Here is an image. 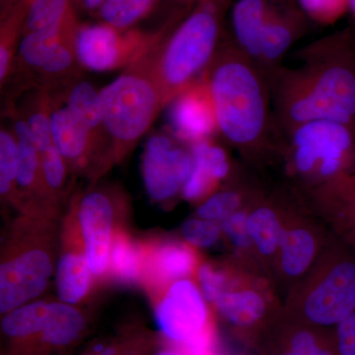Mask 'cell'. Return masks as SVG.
<instances>
[{
    "label": "cell",
    "mask_w": 355,
    "mask_h": 355,
    "mask_svg": "<svg viewBox=\"0 0 355 355\" xmlns=\"http://www.w3.org/2000/svg\"><path fill=\"white\" fill-rule=\"evenodd\" d=\"M294 57L298 67L282 64L268 76L279 139L292 128L318 120L336 121L355 130L354 28L306 44Z\"/></svg>",
    "instance_id": "1"
},
{
    "label": "cell",
    "mask_w": 355,
    "mask_h": 355,
    "mask_svg": "<svg viewBox=\"0 0 355 355\" xmlns=\"http://www.w3.org/2000/svg\"><path fill=\"white\" fill-rule=\"evenodd\" d=\"M203 76L222 139L250 160L279 153L270 78L224 34Z\"/></svg>",
    "instance_id": "2"
},
{
    "label": "cell",
    "mask_w": 355,
    "mask_h": 355,
    "mask_svg": "<svg viewBox=\"0 0 355 355\" xmlns=\"http://www.w3.org/2000/svg\"><path fill=\"white\" fill-rule=\"evenodd\" d=\"M182 18L180 12L173 14L159 31L150 35L123 73L99 92L103 121L116 160L137 144L166 108L156 62L161 44Z\"/></svg>",
    "instance_id": "3"
},
{
    "label": "cell",
    "mask_w": 355,
    "mask_h": 355,
    "mask_svg": "<svg viewBox=\"0 0 355 355\" xmlns=\"http://www.w3.org/2000/svg\"><path fill=\"white\" fill-rule=\"evenodd\" d=\"M233 0H200L166 36L156 71L166 107L202 76L223 38L224 20Z\"/></svg>",
    "instance_id": "4"
},
{
    "label": "cell",
    "mask_w": 355,
    "mask_h": 355,
    "mask_svg": "<svg viewBox=\"0 0 355 355\" xmlns=\"http://www.w3.org/2000/svg\"><path fill=\"white\" fill-rule=\"evenodd\" d=\"M311 23L297 0H237L231 9L229 35L270 76L309 32Z\"/></svg>",
    "instance_id": "5"
},
{
    "label": "cell",
    "mask_w": 355,
    "mask_h": 355,
    "mask_svg": "<svg viewBox=\"0 0 355 355\" xmlns=\"http://www.w3.org/2000/svg\"><path fill=\"white\" fill-rule=\"evenodd\" d=\"M80 26L76 19L22 36L8 78H13L11 98L31 90H58L83 78L76 46Z\"/></svg>",
    "instance_id": "6"
},
{
    "label": "cell",
    "mask_w": 355,
    "mask_h": 355,
    "mask_svg": "<svg viewBox=\"0 0 355 355\" xmlns=\"http://www.w3.org/2000/svg\"><path fill=\"white\" fill-rule=\"evenodd\" d=\"M279 153L289 160L299 176L323 184L355 158V130L336 121H308L280 135Z\"/></svg>",
    "instance_id": "7"
},
{
    "label": "cell",
    "mask_w": 355,
    "mask_h": 355,
    "mask_svg": "<svg viewBox=\"0 0 355 355\" xmlns=\"http://www.w3.org/2000/svg\"><path fill=\"white\" fill-rule=\"evenodd\" d=\"M202 292L189 279L174 282L156 306L159 330L177 347L195 355H216V331Z\"/></svg>",
    "instance_id": "8"
},
{
    "label": "cell",
    "mask_w": 355,
    "mask_h": 355,
    "mask_svg": "<svg viewBox=\"0 0 355 355\" xmlns=\"http://www.w3.org/2000/svg\"><path fill=\"white\" fill-rule=\"evenodd\" d=\"M171 133H157L147 140L142 176L149 197L165 202L182 193L193 168L191 146Z\"/></svg>",
    "instance_id": "9"
},
{
    "label": "cell",
    "mask_w": 355,
    "mask_h": 355,
    "mask_svg": "<svg viewBox=\"0 0 355 355\" xmlns=\"http://www.w3.org/2000/svg\"><path fill=\"white\" fill-rule=\"evenodd\" d=\"M150 35L137 30L121 31L103 22L83 25L76 37V53L83 69L109 71L128 67Z\"/></svg>",
    "instance_id": "10"
},
{
    "label": "cell",
    "mask_w": 355,
    "mask_h": 355,
    "mask_svg": "<svg viewBox=\"0 0 355 355\" xmlns=\"http://www.w3.org/2000/svg\"><path fill=\"white\" fill-rule=\"evenodd\" d=\"M51 254L30 248L2 263L0 268V312L6 314L38 297L53 273Z\"/></svg>",
    "instance_id": "11"
},
{
    "label": "cell",
    "mask_w": 355,
    "mask_h": 355,
    "mask_svg": "<svg viewBox=\"0 0 355 355\" xmlns=\"http://www.w3.org/2000/svg\"><path fill=\"white\" fill-rule=\"evenodd\" d=\"M51 96V125L53 139L70 171H84L95 162L102 164L114 159L113 151L103 146L67 105L57 91Z\"/></svg>",
    "instance_id": "12"
},
{
    "label": "cell",
    "mask_w": 355,
    "mask_h": 355,
    "mask_svg": "<svg viewBox=\"0 0 355 355\" xmlns=\"http://www.w3.org/2000/svg\"><path fill=\"white\" fill-rule=\"evenodd\" d=\"M167 107L170 133L180 141L191 146L218 135L214 100L203 74Z\"/></svg>",
    "instance_id": "13"
},
{
    "label": "cell",
    "mask_w": 355,
    "mask_h": 355,
    "mask_svg": "<svg viewBox=\"0 0 355 355\" xmlns=\"http://www.w3.org/2000/svg\"><path fill=\"white\" fill-rule=\"evenodd\" d=\"M114 196L108 190L88 191L81 198L78 219L85 247V256L92 275L109 270L110 250L113 240Z\"/></svg>",
    "instance_id": "14"
},
{
    "label": "cell",
    "mask_w": 355,
    "mask_h": 355,
    "mask_svg": "<svg viewBox=\"0 0 355 355\" xmlns=\"http://www.w3.org/2000/svg\"><path fill=\"white\" fill-rule=\"evenodd\" d=\"M305 321L327 328L355 312V263H342L327 275L304 303Z\"/></svg>",
    "instance_id": "15"
},
{
    "label": "cell",
    "mask_w": 355,
    "mask_h": 355,
    "mask_svg": "<svg viewBox=\"0 0 355 355\" xmlns=\"http://www.w3.org/2000/svg\"><path fill=\"white\" fill-rule=\"evenodd\" d=\"M193 168L182 195L188 200L207 197L230 173V163L223 147L212 139L191 146Z\"/></svg>",
    "instance_id": "16"
},
{
    "label": "cell",
    "mask_w": 355,
    "mask_h": 355,
    "mask_svg": "<svg viewBox=\"0 0 355 355\" xmlns=\"http://www.w3.org/2000/svg\"><path fill=\"white\" fill-rule=\"evenodd\" d=\"M322 329L304 321L272 331L263 355H338L335 338Z\"/></svg>",
    "instance_id": "17"
},
{
    "label": "cell",
    "mask_w": 355,
    "mask_h": 355,
    "mask_svg": "<svg viewBox=\"0 0 355 355\" xmlns=\"http://www.w3.org/2000/svg\"><path fill=\"white\" fill-rule=\"evenodd\" d=\"M67 108L74 114L103 146L113 151L114 146L103 121L99 92L83 78L67 87L55 90ZM116 160V159H114Z\"/></svg>",
    "instance_id": "18"
},
{
    "label": "cell",
    "mask_w": 355,
    "mask_h": 355,
    "mask_svg": "<svg viewBox=\"0 0 355 355\" xmlns=\"http://www.w3.org/2000/svg\"><path fill=\"white\" fill-rule=\"evenodd\" d=\"M13 120L12 130L15 135L19 148V168L17 175L16 193L24 196H39L49 197L43 183L41 171L40 153L30 137L27 125L19 114L13 108L10 109Z\"/></svg>",
    "instance_id": "19"
},
{
    "label": "cell",
    "mask_w": 355,
    "mask_h": 355,
    "mask_svg": "<svg viewBox=\"0 0 355 355\" xmlns=\"http://www.w3.org/2000/svg\"><path fill=\"white\" fill-rule=\"evenodd\" d=\"M190 248L179 243L169 242L154 248L147 260V268L158 284H170L193 273L197 263Z\"/></svg>",
    "instance_id": "20"
},
{
    "label": "cell",
    "mask_w": 355,
    "mask_h": 355,
    "mask_svg": "<svg viewBox=\"0 0 355 355\" xmlns=\"http://www.w3.org/2000/svg\"><path fill=\"white\" fill-rule=\"evenodd\" d=\"M214 304L225 321L242 331L256 330L266 316V303L253 291H224Z\"/></svg>",
    "instance_id": "21"
},
{
    "label": "cell",
    "mask_w": 355,
    "mask_h": 355,
    "mask_svg": "<svg viewBox=\"0 0 355 355\" xmlns=\"http://www.w3.org/2000/svg\"><path fill=\"white\" fill-rule=\"evenodd\" d=\"M91 272L85 254L69 251L62 254L58 263L55 284L62 302L74 305L87 294Z\"/></svg>",
    "instance_id": "22"
},
{
    "label": "cell",
    "mask_w": 355,
    "mask_h": 355,
    "mask_svg": "<svg viewBox=\"0 0 355 355\" xmlns=\"http://www.w3.org/2000/svg\"><path fill=\"white\" fill-rule=\"evenodd\" d=\"M32 0H21L0 24V85L6 86L22 39L23 27Z\"/></svg>",
    "instance_id": "23"
},
{
    "label": "cell",
    "mask_w": 355,
    "mask_h": 355,
    "mask_svg": "<svg viewBox=\"0 0 355 355\" xmlns=\"http://www.w3.org/2000/svg\"><path fill=\"white\" fill-rule=\"evenodd\" d=\"M49 303H27L4 314L2 318L1 335L3 345L19 342L43 329L48 314Z\"/></svg>",
    "instance_id": "24"
},
{
    "label": "cell",
    "mask_w": 355,
    "mask_h": 355,
    "mask_svg": "<svg viewBox=\"0 0 355 355\" xmlns=\"http://www.w3.org/2000/svg\"><path fill=\"white\" fill-rule=\"evenodd\" d=\"M109 268L113 277L123 284H135L144 272V254L139 245L127 235L114 233L110 250Z\"/></svg>",
    "instance_id": "25"
},
{
    "label": "cell",
    "mask_w": 355,
    "mask_h": 355,
    "mask_svg": "<svg viewBox=\"0 0 355 355\" xmlns=\"http://www.w3.org/2000/svg\"><path fill=\"white\" fill-rule=\"evenodd\" d=\"M77 0H32L26 17L23 34L43 31L78 19Z\"/></svg>",
    "instance_id": "26"
},
{
    "label": "cell",
    "mask_w": 355,
    "mask_h": 355,
    "mask_svg": "<svg viewBox=\"0 0 355 355\" xmlns=\"http://www.w3.org/2000/svg\"><path fill=\"white\" fill-rule=\"evenodd\" d=\"M279 248L284 272L289 277H298L307 270L313 260L314 238L305 229L284 231Z\"/></svg>",
    "instance_id": "27"
},
{
    "label": "cell",
    "mask_w": 355,
    "mask_h": 355,
    "mask_svg": "<svg viewBox=\"0 0 355 355\" xmlns=\"http://www.w3.org/2000/svg\"><path fill=\"white\" fill-rule=\"evenodd\" d=\"M157 0H106L98 10L107 24L127 31L153 11Z\"/></svg>",
    "instance_id": "28"
},
{
    "label": "cell",
    "mask_w": 355,
    "mask_h": 355,
    "mask_svg": "<svg viewBox=\"0 0 355 355\" xmlns=\"http://www.w3.org/2000/svg\"><path fill=\"white\" fill-rule=\"evenodd\" d=\"M249 231L252 241L261 254H272L282 241V225L277 212L270 207H260L249 216Z\"/></svg>",
    "instance_id": "29"
},
{
    "label": "cell",
    "mask_w": 355,
    "mask_h": 355,
    "mask_svg": "<svg viewBox=\"0 0 355 355\" xmlns=\"http://www.w3.org/2000/svg\"><path fill=\"white\" fill-rule=\"evenodd\" d=\"M19 148L12 130H0V193L2 197H14L17 189Z\"/></svg>",
    "instance_id": "30"
},
{
    "label": "cell",
    "mask_w": 355,
    "mask_h": 355,
    "mask_svg": "<svg viewBox=\"0 0 355 355\" xmlns=\"http://www.w3.org/2000/svg\"><path fill=\"white\" fill-rule=\"evenodd\" d=\"M40 160L43 183L49 197L58 195L67 182V171L69 170L67 162L55 144L43 153H40Z\"/></svg>",
    "instance_id": "31"
},
{
    "label": "cell",
    "mask_w": 355,
    "mask_h": 355,
    "mask_svg": "<svg viewBox=\"0 0 355 355\" xmlns=\"http://www.w3.org/2000/svg\"><path fill=\"white\" fill-rule=\"evenodd\" d=\"M243 193L231 189L210 196L198 209V216L209 221L224 220L239 209Z\"/></svg>",
    "instance_id": "32"
},
{
    "label": "cell",
    "mask_w": 355,
    "mask_h": 355,
    "mask_svg": "<svg viewBox=\"0 0 355 355\" xmlns=\"http://www.w3.org/2000/svg\"><path fill=\"white\" fill-rule=\"evenodd\" d=\"M309 20L315 24L329 26L349 11V0H297Z\"/></svg>",
    "instance_id": "33"
},
{
    "label": "cell",
    "mask_w": 355,
    "mask_h": 355,
    "mask_svg": "<svg viewBox=\"0 0 355 355\" xmlns=\"http://www.w3.org/2000/svg\"><path fill=\"white\" fill-rule=\"evenodd\" d=\"M219 232L220 229L216 222L202 218L187 221L182 228V233L187 242L200 248H207L216 244L219 238Z\"/></svg>",
    "instance_id": "34"
},
{
    "label": "cell",
    "mask_w": 355,
    "mask_h": 355,
    "mask_svg": "<svg viewBox=\"0 0 355 355\" xmlns=\"http://www.w3.org/2000/svg\"><path fill=\"white\" fill-rule=\"evenodd\" d=\"M198 275L200 291L205 300L214 303L219 295L226 291L225 275L211 266L202 265L198 268Z\"/></svg>",
    "instance_id": "35"
},
{
    "label": "cell",
    "mask_w": 355,
    "mask_h": 355,
    "mask_svg": "<svg viewBox=\"0 0 355 355\" xmlns=\"http://www.w3.org/2000/svg\"><path fill=\"white\" fill-rule=\"evenodd\" d=\"M221 229L237 247L245 248L253 242L249 231V216L245 212L238 210L222 220Z\"/></svg>",
    "instance_id": "36"
},
{
    "label": "cell",
    "mask_w": 355,
    "mask_h": 355,
    "mask_svg": "<svg viewBox=\"0 0 355 355\" xmlns=\"http://www.w3.org/2000/svg\"><path fill=\"white\" fill-rule=\"evenodd\" d=\"M335 340L338 355H355V312L336 326Z\"/></svg>",
    "instance_id": "37"
},
{
    "label": "cell",
    "mask_w": 355,
    "mask_h": 355,
    "mask_svg": "<svg viewBox=\"0 0 355 355\" xmlns=\"http://www.w3.org/2000/svg\"><path fill=\"white\" fill-rule=\"evenodd\" d=\"M141 345L139 342H114L101 343L86 350L81 355H133Z\"/></svg>",
    "instance_id": "38"
},
{
    "label": "cell",
    "mask_w": 355,
    "mask_h": 355,
    "mask_svg": "<svg viewBox=\"0 0 355 355\" xmlns=\"http://www.w3.org/2000/svg\"><path fill=\"white\" fill-rule=\"evenodd\" d=\"M321 186L355 205V180L347 178V175H340Z\"/></svg>",
    "instance_id": "39"
},
{
    "label": "cell",
    "mask_w": 355,
    "mask_h": 355,
    "mask_svg": "<svg viewBox=\"0 0 355 355\" xmlns=\"http://www.w3.org/2000/svg\"><path fill=\"white\" fill-rule=\"evenodd\" d=\"M21 0H0V18L6 17L7 14L12 10L16 4L19 3Z\"/></svg>",
    "instance_id": "40"
},
{
    "label": "cell",
    "mask_w": 355,
    "mask_h": 355,
    "mask_svg": "<svg viewBox=\"0 0 355 355\" xmlns=\"http://www.w3.org/2000/svg\"><path fill=\"white\" fill-rule=\"evenodd\" d=\"M154 355H195L191 354V352H188V350L182 349V347H168V349H163L159 350V352H156Z\"/></svg>",
    "instance_id": "41"
},
{
    "label": "cell",
    "mask_w": 355,
    "mask_h": 355,
    "mask_svg": "<svg viewBox=\"0 0 355 355\" xmlns=\"http://www.w3.org/2000/svg\"><path fill=\"white\" fill-rule=\"evenodd\" d=\"M81 6L89 11H98L106 0H79Z\"/></svg>",
    "instance_id": "42"
},
{
    "label": "cell",
    "mask_w": 355,
    "mask_h": 355,
    "mask_svg": "<svg viewBox=\"0 0 355 355\" xmlns=\"http://www.w3.org/2000/svg\"><path fill=\"white\" fill-rule=\"evenodd\" d=\"M349 11L350 15H352V21H354V25L352 27L355 30V0H349Z\"/></svg>",
    "instance_id": "43"
},
{
    "label": "cell",
    "mask_w": 355,
    "mask_h": 355,
    "mask_svg": "<svg viewBox=\"0 0 355 355\" xmlns=\"http://www.w3.org/2000/svg\"><path fill=\"white\" fill-rule=\"evenodd\" d=\"M176 1L179 2L184 7H193L200 0H176Z\"/></svg>",
    "instance_id": "44"
}]
</instances>
